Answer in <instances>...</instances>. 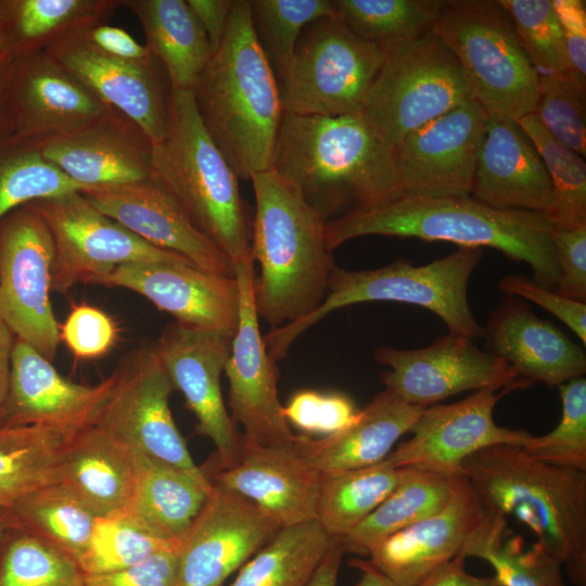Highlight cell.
I'll return each mask as SVG.
<instances>
[{"label": "cell", "mask_w": 586, "mask_h": 586, "mask_svg": "<svg viewBox=\"0 0 586 586\" xmlns=\"http://www.w3.org/2000/svg\"><path fill=\"white\" fill-rule=\"evenodd\" d=\"M255 195L252 256L260 267L254 303L271 329L315 311L328 292L335 266L328 250L326 221L273 170L250 179Z\"/></svg>", "instance_id": "cell-5"}, {"label": "cell", "mask_w": 586, "mask_h": 586, "mask_svg": "<svg viewBox=\"0 0 586 586\" xmlns=\"http://www.w3.org/2000/svg\"><path fill=\"white\" fill-rule=\"evenodd\" d=\"M498 289L508 296L528 300L568 326L583 345L586 344V303L575 301L536 284L521 275H508L498 282Z\"/></svg>", "instance_id": "cell-52"}, {"label": "cell", "mask_w": 586, "mask_h": 586, "mask_svg": "<svg viewBox=\"0 0 586 586\" xmlns=\"http://www.w3.org/2000/svg\"><path fill=\"white\" fill-rule=\"evenodd\" d=\"M463 475L485 512L512 515L575 586H586V472L536 460L518 445L468 457Z\"/></svg>", "instance_id": "cell-4"}, {"label": "cell", "mask_w": 586, "mask_h": 586, "mask_svg": "<svg viewBox=\"0 0 586 586\" xmlns=\"http://www.w3.org/2000/svg\"><path fill=\"white\" fill-rule=\"evenodd\" d=\"M0 586H86L78 562L22 526L0 538Z\"/></svg>", "instance_id": "cell-41"}, {"label": "cell", "mask_w": 586, "mask_h": 586, "mask_svg": "<svg viewBox=\"0 0 586 586\" xmlns=\"http://www.w3.org/2000/svg\"><path fill=\"white\" fill-rule=\"evenodd\" d=\"M142 26L146 47L170 88L192 90L213 50L187 0H119Z\"/></svg>", "instance_id": "cell-32"}, {"label": "cell", "mask_w": 586, "mask_h": 586, "mask_svg": "<svg viewBox=\"0 0 586 586\" xmlns=\"http://www.w3.org/2000/svg\"><path fill=\"white\" fill-rule=\"evenodd\" d=\"M82 190L48 162L35 142L0 137V221L26 203Z\"/></svg>", "instance_id": "cell-42"}, {"label": "cell", "mask_w": 586, "mask_h": 586, "mask_svg": "<svg viewBox=\"0 0 586 586\" xmlns=\"http://www.w3.org/2000/svg\"><path fill=\"white\" fill-rule=\"evenodd\" d=\"M557 387L562 406L558 425L521 447L542 462L586 472V380L578 377Z\"/></svg>", "instance_id": "cell-46"}, {"label": "cell", "mask_w": 586, "mask_h": 586, "mask_svg": "<svg viewBox=\"0 0 586 586\" xmlns=\"http://www.w3.org/2000/svg\"><path fill=\"white\" fill-rule=\"evenodd\" d=\"M151 178L233 266L254 263L253 219L239 177L204 127L192 90L170 88L165 133L153 145Z\"/></svg>", "instance_id": "cell-6"}, {"label": "cell", "mask_w": 586, "mask_h": 586, "mask_svg": "<svg viewBox=\"0 0 586 586\" xmlns=\"http://www.w3.org/2000/svg\"><path fill=\"white\" fill-rule=\"evenodd\" d=\"M97 284L133 291L176 322L233 337L239 321L237 277L177 263H130L117 266Z\"/></svg>", "instance_id": "cell-21"}, {"label": "cell", "mask_w": 586, "mask_h": 586, "mask_svg": "<svg viewBox=\"0 0 586 586\" xmlns=\"http://www.w3.org/2000/svg\"><path fill=\"white\" fill-rule=\"evenodd\" d=\"M235 0H187L203 27L213 52L219 46Z\"/></svg>", "instance_id": "cell-56"}, {"label": "cell", "mask_w": 586, "mask_h": 586, "mask_svg": "<svg viewBox=\"0 0 586 586\" xmlns=\"http://www.w3.org/2000/svg\"><path fill=\"white\" fill-rule=\"evenodd\" d=\"M511 387H486L449 405L423 409L410 432L384 459L394 468H416L446 475H461L462 462L495 445L523 446L532 436L525 430L499 426L494 420L498 400Z\"/></svg>", "instance_id": "cell-18"}, {"label": "cell", "mask_w": 586, "mask_h": 586, "mask_svg": "<svg viewBox=\"0 0 586 586\" xmlns=\"http://www.w3.org/2000/svg\"><path fill=\"white\" fill-rule=\"evenodd\" d=\"M462 475L406 468L397 487L346 536L344 551L367 556L379 542L445 508Z\"/></svg>", "instance_id": "cell-35"}, {"label": "cell", "mask_w": 586, "mask_h": 586, "mask_svg": "<svg viewBox=\"0 0 586 586\" xmlns=\"http://www.w3.org/2000/svg\"><path fill=\"white\" fill-rule=\"evenodd\" d=\"M254 34L273 71L290 58L303 29L334 15L332 0H250Z\"/></svg>", "instance_id": "cell-45"}, {"label": "cell", "mask_w": 586, "mask_h": 586, "mask_svg": "<svg viewBox=\"0 0 586 586\" xmlns=\"http://www.w3.org/2000/svg\"><path fill=\"white\" fill-rule=\"evenodd\" d=\"M466 557L458 555L434 570L418 586H501L495 575L475 576L466 571Z\"/></svg>", "instance_id": "cell-57"}, {"label": "cell", "mask_w": 586, "mask_h": 586, "mask_svg": "<svg viewBox=\"0 0 586 586\" xmlns=\"http://www.w3.org/2000/svg\"><path fill=\"white\" fill-rule=\"evenodd\" d=\"M436 30L461 65L473 99L487 114L518 122L534 113L539 73L499 1L447 0Z\"/></svg>", "instance_id": "cell-8"}, {"label": "cell", "mask_w": 586, "mask_h": 586, "mask_svg": "<svg viewBox=\"0 0 586 586\" xmlns=\"http://www.w3.org/2000/svg\"><path fill=\"white\" fill-rule=\"evenodd\" d=\"M470 100L464 72L435 26L387 53L361 114L394 149L410 132Z\"/></svg>", "instance_id": "cell-10"}, {"label": "cell", "mask_w": 586, "mask_h": 586, "mask_svg": "<svg viewBox=\"0 0 586 586\" xmlns=\"http://www.w3.org/2000/svg\"><path fill=\"white\" fill-rule=\"evenodd\" d=\"M551 230L544 214L498 209L469 194H403L327 222L324 238L331 253L343 243L364 235L492 247L510 259L527 264L533 271V281L553 291L559 267Z\"/></svg>", "instance_id": "cell-1"}, {"label": "cell", "mask_w": 586, "mask_h": 586, "mask_svg": "<svg viewBox=\"0 0 586 586\" xmlns=\"http://www.w3.org/2000/svg\"><path fill=\"white\" fill-rule=\"evenodd\" d=\"M385 388L405 402L428 407L449 396L486 387L528 386L504 359L483 352L472 339L447 334L418 349L379 346L373 353Z\"/></svg>", "instance_id": "cell-15"}, {"label": "cell", "mask_w": 586, "mask_h": 586, "mask_svg": "<svg viewBox=\"0 0 586 586\" xmlns=\"http://www.w3.org/2000/svg\"><path fill=\"white\" fill-rule=\"evenodd\" d=\"M499 2L509 13L520 43L535 69L570 75L565 43L551 0Z\"/></svg>", "instance_id": "cell-47"}, {"label": "cell", "mask_w": 586, "mask_h": 586, "mask_svg": "<svg viewBox=\"0 0 586 586\" xmlns=\"http://www.w3.org/2000/svg\"><path fill=\"white\" fill-rule=\"evenodd\" d=\"M53 242L33 202L0 221V317L15 337L53 361L60 343L50 293Z\"/></svg>", "instance_id": "cell-12"}, {"label": "cell", "mask_w": 586, "mask_h": 586, "mask_svg": "<svg viewBox=\"0 0 586 586\" xmlns=\"http://www.w3.org/2000/svg\"><path fill=\"white\" fill-rule=\"evenodd\" d=\"M534 114L561 144L586 155V89L568 74H540Z\"/></svg>", "instance_id": "cell-48"}, {"label": "cell", "mask_w": 586, "mask_h": 586, "mask_svg": "<svg viewBox=\"0 0 586 586\" xmlns=\"http://www.w3.org/2000/svg\"><path fill=\"white\" fill-rule=\"evenodd\" d=\"M280 528L253 501L213 483L179 542V586H222Z\"/></svg>", "instance_id": "cell-19"}, {"label": "cell", "mask_w": 586, "mask_h": 586, "mask_svg": "<svg viewBox=\"0 0 586 586\" xmlns=\"http://www.w3.org/2000/svg\"><path fill=\"white\" fill-rule=\"evenodd\" d=\"M483 337L489 353L530 382L559 386L586 372L585 351L514 296L496 307Z\"/></svg>", "instance_id": "cell-29"}, {"label": "cell", "mask_w": 586, "mask_h": 586, "mask_svg": "<svg viewBox=\"0 0 586 586\" xmlns=\"http://www.w3.org/2000/svg\"><path fill=\"white\" fill-rule=\"evenodd\" d=\"M46 52L106 107L135 122L153 144L162 140L170 85L157 61L145 65L120 61L93 49L79 36L54 44Z\"/></svg>", "instance_id": "cell-26"}, {"label": "cell", "mask_w": 586, "mask_h": 586, "mask_svg": "<svg viewBox=\"0 0 586 586\" xmlns=\"http://www.w3.org/2000/svg\"><path fill=\"white\" fill-rule=\"evenodd\" d=\"M518 124L532 140L548 171L555 196V207L548 217L552 228L586 225L585 160L556 140L534 113L520 118Z\"/></svg>", "instance_id": "cell-44"}, {"label": "cell", "mask_w": 586, "mask_h": 586, "mask_svg": "<svg viewBox=\"0 0 586 586\" xmlns=\"http://www.w3.org/2000/svg\"><path fill=\"white\" fill-rule=\"evenodd\" d=\"M385 388L345 429L319 438L298 434L295 446L320 475L361 469L383 461L423 411Z\"/></svg>", "instance_id": "cell-30"}, {"label": "cell", "mask_w": 586, "mask_h": 586, "mask_svg": "<svg viewBox=\"0 0 586 586\" xmlns=\"http://www.w3.org/2000/svg\"><path fill=\"white\" fill-rule=\"evenodd\" d=\"M119 0H1L0 38L13 56L46 51L105 23Z\"/></svg>", "instance_id": "cell-34"}, {"label": "cell", "mask_w": 586, "mask_h": 586, "mask_svg": "<svg viewBox=\"0 0 586 586\" xmlns=\"http://www.w3.org/2000/svg\"><path fill=\"white\" fill-rule=\"evenodd\" d=\"M349 565L359 571L356 586H395L385 575L378 571L368 560L352 559Z\"/></svg>", "instance_id": "cell-60"}, {"label": "cell", "mask_w": 586, "mask_h": 586, "mask_svg": "<svg viewBox=\"0 0 586 586\" xmlns=\"http://www.w3.org/2000/svg\"><path fill=\"white\" fill-rule=\"evenodd\" d=\"M203 470L212 483L253 501L281 528L316 520L321 475L301 456L295 438L289 445L265 446L242 435L232 466Z\"/></svg>", "instance_id": "cell-24"}, {"label": "cell", "mask_w": 586, "mask_h": 586, "mask_svg": "<svg viewBox=\"0 0 586 586\" xmlns=\"http://www.w3.org/2000/svg\"><path fill=\"white\" fill-rule=\"evenodd\" d=\"M179 542H169L149 532L135 517L123 509L97 517L87 548L78 559L84 574H99L125 569L151 556L178 549Z\"/></svg>", "instance_id": "cell-43"}, {"label": "cell", "mask_w": 586, "mask_h": 586, "mask_svg": "<svg viewBox=\"0 0 586 586\" xmlns=\"http://www.w3.org/2000/svg\"><path fill=\"white\" fill-rule=\"evenodd\" d=\"M358 409L353 400L342 393H322L314 390H301L294 393L283 406V413L289 424L304 435L334 434L356 418Z\"/></svg>", "instance_id": "cell-49"}, {"label": "cell", "mask_w": 586, "mask_h": 586, "mask_svg": "<svg viewBox=\"0 0 586 586\" xmlns=\"http://www.w3.org/2000/svg\"><path fill=\"white\" fill-rule=\"evenodd\" d=\"M138 464L129 449L97 426L71 440L61 469L65 484L97 517L120 511L131 502Z\"/></svg>", "instance_id": "cell-31"}, {"label": "cell", "mask_w": 586, "mask_h": 586, "mask_svg": "<svg viewBox=\"0 0 586 586\" xmlns=\"http://www.w3.org/2000/svg\"><path fill=\"white\" fill-rule=\"evenodd\" d=\"M556 250L559 278L555 288L558 294L586 301V225L571 229L551 230Z\"/></svg>", "instance_id": "cell-51"}, {"label": "cell", "mask_w": 586, "mask_h": 586, "mask_svg": "<svg viewBox=\"0 0 586 586\" xmlns=\"http://www.w3.org/2000/svg\"><path fill=\"white\" fill-rule=\"evenodd\" d=\"M232 337L213 330L170 323L154 344L175 390L196 418V432L216 447V460L208 468L232 466L240 451V434L224 403L220 375L231 351Z\"/></svg>", "instance_id": "cell-16"}, {"label": "cell", "mask_w": 586, "mask_h": 586, "mask_svg": "<svg viewBox=\"0 0 586 586\" xmlns=\"http://www.w3.org/2000/svg\"><path fill=\"white\" fill-rule=\"evenodd\" d=\"M270 169L326 224L400 195L393 148L361 113L318 116L284 112Z\"/></svg>", "instance_id": "cell-2"}, {"label": "cell", "mask_w": 586, "mask_h": 586, "mask_svg": "<svg viewBox=\"0 0 586 586\" xmlns=\"http://www.w3.org/2000/svg\"><path fill=\"white\" fill-rule=\"evenodd\" d=\"M113 383V374L95 385L72 382L52 361L15 337L2 426L36 425L75 434L94 425Z\"/></svg>", "instance_id": "cell-23"}, {"label": "cell", "mask_w": 586, "mask_h": 586, "mask_svg": "<svg viewBox=\"0 0 586 586\" xmlns=\"http://www.w3.org/2000/svg\"><path fill=\"white\" fill-rule=\"evenodd\" d=\"M114 383L93 426L151 459L202 473L169 408L175 390L154 344L129 352L112 373Z\"/></svg>", "instance_id": "cell-13"}, {"label": "cell", "mask_w": 586, "mask_h": 586, "mask_svg": "<svg viewBox=\"0 0 586 586\" xmlns=\"http://www.w3.org/2000/svg\"><path fill=\"white\" fill-rule=\"evenodd\" d=\"M386 56L334 15L311 22L289 60L275 71L283 111L318 116L361 113Z\"/></svg>", "instance_id": "cell-9"}, {"label": "cell", "mask_w": 586, "mask_h": 586, "mask_svg": "<svg viewBox=\"0 0 586 586\" xmlns=\"http://www.w3.org/2000/svg\"><path fill=\"white\" fill-rule=\"evenodd\" d=\"M33 203L52 237L53 292L66 293L77 283L97 284L123 264L192 265L176 253L151 245L104 215L81 191L62 193Z\"/></svg>", "instance_id": "cell-11"}, {"label": "cell", "mask_w": 586, "mask_h": 586, "mask_svg": "<svg viewBox=\"0 0 586 586\" xmlns=\"http://www.w3.org/2000/svg\"><path fill=\"white\" fill-rule=\"evenodd\" d=\"M86 586H179L178 549L164 550L122 570L85 574Z\"/></svg>", "instance_id": "cell-53"}, {"label": "cell", "mask_w": 586, "mask_h": 586, "mask_svg": "<svg viewBox=\"0 0 586 586\" xmlns=\"http://www.w3.org/2000/svg\"><path fill=\"white\" fill-rule=\"evenodd\" d=\"M485 518V511L462 475L441 511L377 543L368 561L395 586H418L462 550Z\"/></svg>", "instance_id": "cell-28"}, {"label": "cell", "mask_w": 586, "mask_h": 586, "mask_svg": "<svg viewBox=\"0 0 586 586\" xmlns=\"http://www.w3.org/2000/svg\"><path fill=\"white\" fill-rule=\"evenodd\" d=\"M14 56L12 53L7 49L4 43L2 42L0 38V92L2 89V86L4 84L9 67L13 61Z\"/></svg>", "instance_id": "cell-61"}, {"label": "cell", "mask_w": 586, "mask_h": 586, "mask_svg": "<svg viewBox=\"0 0 586 586\" xmlns=\"http://www.w3.org/2000/svg\"><path fill=\"white\" fill-rule=\"evenodd\" d=\"M201 120L239 179L270 169L284 114L273 67L235 0L226 33L192 89Z\"/></svg>", "instance_id": "cell-3"}, {"label": "cell", "mask_w": 586, "mask_h": 586, "mask_svg": "<svg viewBox=\"0 0 586 586\" xmlns=\"http://www.w3.org/2000/svg\"><path fill=\"white\" fill-rule=\"evenodd\" d=\"M344 552L342 543L334 539L306 586H337L339 571Z\"/></svg>", "instance_id": "cell-59"}, {"label": "cell", "mask_w": 586, "mask_h": 586, "mask_svg": "<svg viewBox=\"0 0 586 586\" xmlns=\"http://www.w3.org/2000/svg\"><path fill=\"white\" fill-rule=\"evenodd\" d=\"M104 215L161 250L176 253L194 267L235 277L231 260L190 221L177 202L152 178L81 191Z\"/></svg>", "instance_id": "cell-25"}, {"label": "cell", "mask_w": 586, "mask_h": 586, "mask_svg": "<svg viewBox=\"0 0 586 586\" xmlns=\"http://www.w3.org/2000/svg\"><path fill=\"white\" fill-rule=\"evenodd\" d=\"M14 341L15 335L0 317V428L7 411Z\"/></svg>", "instance_id": "cell-58"}, {"label": "cell", "mask_w": 586, "mask_h": 586, "mask_svg": "<svg viewBox=\"0 0 586 586\" xmlns=\"http://www.w3.org/2000/svg\"><path fill=\"white\" fill-rule=\"evenodd\" d=\"M470 195L498 209L553 211L552 184L543 160L518 122L487 114Z\"/></svg>", "instance_id": "cell-27"}, {"label": "cell", "mask_w": 586, "mask_h": 586, "mask_svg": "<svg viewBox=\"0 0 586 586\" xmlns=\"http://www.w3.org/2000/svg\"><path fill=\"white\" fill-rule=\"evenodd\" d=\"M36 144L48 162L84 190L152 177V140L135 122L113 109L72 132Z\"/></svg>", "instance_id": "cell-22"}, {"label": "cell", "mask_w": 586, "mask_h": 586, "mask_svg": "<svg viewBox=\"0 0 586 586\" xmlns=\"http://www.w3.org/2000/svg\"><path fill=\"white\" fill-rule=\"evenodd\" d=\"M507 517L485 512L462 555L486 561L501 586H565L562 566L537 543L524 548L521 536H508Z\"/></svg>", "instance_id": "cell-38"}, {"label": "cell", "mask_w": 586, "mask_h": 586, "mask_svg": "<svg viewBox=\"0 0 586 586\" xmlns=\"http://www.w3.org/2000/svg\"><path fill=\"white\" fill-rule=\"evenodd\" d=\"M138 481L127 509L158 538L180 542L204 505L213 483L207 474L192 473L136 453Z\"/></svg>", "instance_id": "cell-33"}, {"label": "cell", "mask_w": 586, "mask_h": 586, "mask_svg": "<svg viewBox=\"0 0 586 586\" xmlns=\"http://www.w3.org/2000/svg\"><path fill=\"white\" fill-rule=\"evenodd\" d=\"M405 470L383 460L321 475L316 521L331 538L342 539L397 487Z\"/></svg>", "instance_id": "cell-36"}, {"label": "cell", "mask_w": 586, "mask_h": 586, "mask_svg": "<svg viewBox=\"0 0 586 586\" xmlns=\"http://www.w3.org/2000/svg\"><path fill=\"white\" fill-rule=\"evenodd\" d=\"M333 540L316 520L282 527L228 586H306Z\"/></svg>", "instance_id": "cell-37"}, {"label": "cell", "mask_w": 586, "mask_h": 586, "mask_svg": "<svg viewBox=\"0 0 586 586\" xmlns=\"http://www.w3.org/2000/svg\"><path fill=\"white\" fill-rule=\"evenodd\" d=\"M16 521L78 561L97 515L63 483L39 487L11 508Z\"/></svg>", "instance_id": "cell-40"}, {"label": "cell", "mask_w": 586, "mask_h": 586, "mask_svg": "<svg viewBox=\"0 0 586 586\" xmlns=\"http://www.w3.org/2000/svg\"><path fill=\"white\" fill-rule=\"evenodd\" d=\"M557 15L570 67V75L586 89V2L551 0Z\"/></svg>", "instance_id": "cell-54"}, {"label": "cell", "mask_w": 586, "mask_h": 586, "mask_svg": "<svg viewBox=\"0 0 586 586\" xmlns=\"http://www.w3.org/2000/svg\"><path fill=\"white\" fill-rule=\"evenodd\" d=\"M14 521V515L11 509L0 507V538L2 537L4 531L12 524Z\"/></svg>", "instance_id": "cell-62"}, {"label": "cell", "mask_w": 586, "mask_h": 586, "mask_svg": "<svg viewBox=\"0 0 586 586\" xmlns=\"http://www.w3.org/2000/svg\"><path fill=\"white\" fill-rule=\"evenodd\" d=\"M106 109L46 51L14 56L0 92V137L40 142L85 126Z\"/></svg>", "instance_id": "cell-14"}, {"label": "cell", "mask_w": 586, "mask_h": 586, "mask_svg": "<svg viewBox=\"0 0 586 586\" xmlns=\"http://www.w3.org/2000/svg\"><path fill=\"white\" fill-rule=\"evenodd\" d=\"M78 36L93 49L120 61L144 65L157 61L145 44L139 43L127 30L117 26L101 23Z\"/></svg>", "instance_id": "cell-55"}, {"label": "cell", "mask_w": 586, "mask_h": 586, "mask_svg": "<svg viewBox=\"0 0 586 586\" xmlns=\"http://www.w3.org/2000/svg\"><path fill=\"white\" fill-rule=\"evenodd\" d=\"M486 119L473 99L406 136L393 149L399 194L470 195Z\"/></svg>", "instance_id": "cell-20"}, {"label": "cell", "mask_w": 586, "mask_h": 586, "mask_svg": "<svg viewBox=\"0 0 586 586\" xmlns=\"http://www.w3.org/2000/svg\"><path fill=\"white\" fill-rule=\"evenodd\" d=\"M334 16L387 53L432 30L445 0H332Z\"/></svg>", "instance_id": "cell-39"}, {"label": "cell", "mask_w": 586, "mask_h": 586, "mask_svg": "<svg viewBox=\"0 0 586 586\" xmlns=\"http://www.w3.org/2000/svg\"><path fill=\"white\" fill-rule=\"evenodd\" d=\"M254 263L234 266L240 290V310L231 351L225 366L228 407L246 440L265 446L291 444L295 435L278 396L279 368L265 345L254 303Z\"/></svg>", "instance_id": "cell-17"}, {"label": "cell", "mask_w": 586, "mask_h": 586, "mask_svg": "<svg viewBox=\"0 0 586 586\" xmlns=\"http://www.w3.org/2000/svg\"><path fill=\"white\" fill-rule=\"evenodd\" d=\"M483 256V249L460 246L429 264L415 266L399 258L381 268L346 270L334 266L327 296L308 316L271 329L264 335L269 355L283 358L293 342L326 316L366 302H398L423 307L447 326L449 333L481 339L484 328L475 320L468 301V283Z\"/></svg>", "instance_id": "cell-7"}, {"label": "cell", "mask_w": 586, "mask_h": 586, "mask_svg": "<svg viewBox=\"0 0 586 586\" xmlns=\"http://www.w3.org/2000/svg\"><path fill=\"white\" fill-rule=\"evenodd\" d=\"M59 331L60 341L84 360L105 356L118 339L116 321L102 309L85 303L73 306Z\"/></svg>", "instance_id": "cell-50"}]
</instances>
